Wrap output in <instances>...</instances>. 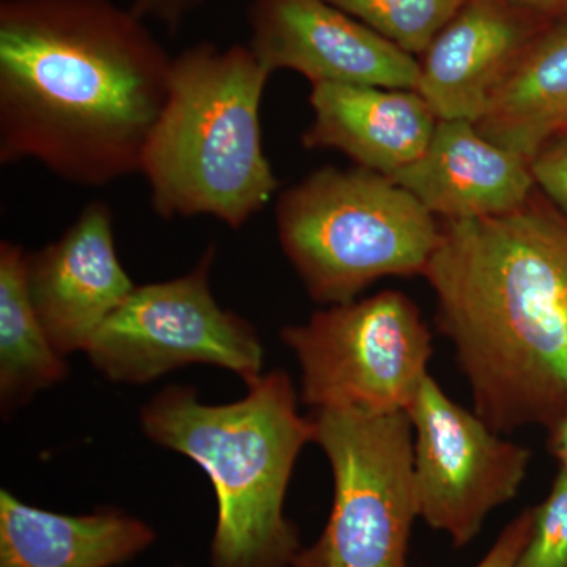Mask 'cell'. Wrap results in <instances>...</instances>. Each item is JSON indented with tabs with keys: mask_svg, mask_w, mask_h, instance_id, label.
Segmentation results:
<instances>
[{
	"mask_svg": "<svg viewBox=\"0 0 567 567\" xmlns=\"http://www.w3.org/2000/svg\"><path fill=\"white\" fill-rule=\"evenodd\" d=\"M173 62L114 0H2L0 163L84 188L140 174Z\"/></svg>",
	"mask_w": 567,
	"mask_h": 567,
	"instance_id": "cell-1",
	"label": "cell"
},
{
	"mask_svg": "<svg viewBox=\"0 0 567 567\" xmlns=\"http://www.w3.org/2000/svg\"><path fill=\"white\" fill-rule=\"evenodd\" d=\"M423 278L473 410L498 434L567 412V218L536 194L492 218L443 221Z\"/></svg>",
	"mask_w": 567,
	"mask_h": 567,
	"instance_id": "cell-2",
	"label": "cell"
},
{
	"mask_svg": "<svg viewBox=\"0 0 567 567\" xmlns=\"http://www.w3.org/2000/svg\"><path fill=\"white\" fill-rule=\"evenodd\" d=\"M144 434L192 458L218 499L210 567H292L300 533L284 513L298 456L315 443L311 415L284 371L248 385L233 404L207 405L194 388L167 386L141 410Z\"/></svg>",
	"mask_w": 567,
	"mask_h": 567,
	"instance_id": "cell-3",
	"label": "cell"
},
{
	"mask_svg": "<svg viewBox=\"0 0 567 567\" xmlns=\"http://www.w3.org/2000/svg\"><path fill=\"white\" fill-rule=\"evenodd\" d=\"M271 76L249 44L199 41L174 55L169 96L140 173L159 218L210 216L240 229L270 204L279 182L260 106Z\"/></svg>",
	"mask_w": 567,
	"mask_h": 567,
	"instance_id": "cell-4",
	"label": "cell"
},
{
	"mask_svg": "<svg viewBox=\"0 0 567 567\" xmlns=\"http://www.w3.org/2000/svg\"><path fill=\"white\" fill-rule=\"evenodd\" d=\"M276 227L306 292L349 303L383 278L423 276L442 224L388 175L322 167L279 194Z\"/></svg>",
	"mask_w": 567,
	"mask_h": 567,
	"instance_id": "cell-5",
	"label": "cell"
},
{
	"mask_svg": "<svg viewBox=\"0 0 567 567\" xmlns=\"http://www.w3.org/2000/svg\"><path fill=\"white\" fill-rule=\"evenodd\" d=\"M311 417L333 473V506L322 535L292 567H410L420 516L409 415L323 409Z\"/></svg>",
	"mask_w": 567,
	"mask_h": 567,
	"instance_id": "cell-6",
	"label": "cell"
},
{
	"mask_svg": "<svg viewBox=\"0 0 567 567\" xmlns=\"http://www.w3.org/2000/svg\"><path fill=\"white\" fill-rule=\"evenodd\" d=\"M282 344L300 365V398L312 410L406 412L429 375L432 334L398 290L327 306L287 324Z\"/></svg>",
	"mask_w": 567,
	"mask_h": 567,
	"instance_id": "cell-7",
	"label": "cell"
},
{
	"mask_svg": "<svg viewBox=\"0 0 567 567\" xmlns=\"http://www.w3.org/2000/svg\"><path fill=\"white\" fill-rule=\"evenodd\" d=\"M215 254L208 245L188 274L134 287L85 350L93 368L133 385L192 364L227 369L246 385L260 379L265 350L256 328L213 297Z\"/></svg>",
	"mask_w": 567,
	"mask_h": 567,
	"instance_id": "cell-8",
	"label": "cell"
},
{
	"mask_svg": "<svg viewBox=\"0 0 567 567\" xmlns=\"http://www.w3.org/2000/svg\"><path fill=\"white\" fill-rule=\"evenodd\" d=\"M406 415L413 429L417 516L454 546H468L487 517L516 498L532 451L458 405L431 374Z\"/></svg>",
	"mask_w": 567,
	"mask_h": 567,
	"instance_id": "cell-9",
	"label": "cell"
},
{
	"mask_svg": "<svg viewBox=\"0 0 567 567\" xmlns=\"http://www.w3.org/2000/svg\"><path fill=\"white\" fill-rule=\"evenodd\" d=\"M249 47L271 73L292 70L315 84L416 91L415 55L328 0H251Z\"/></svg>",
	"mask_w": 567,
	"mask_h": 567,
	"instance_id": "cell-10",
	"label": "cell"
},
{
	"mask_svg": "<svg viewBox=\"0 0 567 567\" xmlns=\"http://www.w3.org/2000/svg\"><path fill=\"white\" fill-rule=\"evenodd\" d=\"M134 287L115 251L114 213L103 200L85 205L61 238L28 252L29 297L62 357L85 352Z\"/></svg>",
	"mask_w": 567,
	"mask_h": 567,
	"instance_id": "cell-11",
	"label": "cell"
},
{
	"mask_svg": "<svg viewBox=\"0 0 567 567\" xmlns=\"http://www.w3.org/2000/svg\"><path fill=\"white\" fill-rule=\"evenodd\" d=\"M551 24L507 0H465L424 52L416 92L439 121L476 123L492 93Z\"/></svg>",
	"mask_w": 567,
	"mask_h": 567,
	"instance_id": "cell-12",
	"label": "cell"
},
{
	"mask_svg": "<svg viewBox=\"0 0 567 567\" xmlns=\"http://www.w3.org/2000/svg\"><path fill=\"white\" fill-rule=\"evenodd\" d=\"M388 177L445 221L506 215L536 186L528 158L488 141L468 121H439L427 151Z\"/></svg>",
	"mask_w": 567,
	"mask_h": 567,
	"instance_id": "cell-13",
	"label": "cell"
},
{
	"mask_svg": "<svg viewBox=\"0 0 567 567\" xmlns=\"http://www.w3.org/2000/svg\"><path fill=\"white\" fill-rule=\"evenodd\" d=\"M309 104L315 118L301 136L306 148L344 153L357 166L383 175L415 163L439 123L416 91L315 84Z\"/></svg>",
	"mask_w": 567,
	"mask_h": 567,
	"instance_id": "cell-14",
	"label": "cell"
},
{
	"mask_svg": "<svg viewBox=\"0 0 567 567\" xmlns=\"http://www.w3.org/2000/svg\"><path fill=\"white\" fill-rule=\"evenodd\" d=\"M155 537L145 522L122 511L65 516L0 492V567H114Z\"/></svg>",
	"mask_w": 567,
	"mask_h": 567,
	"instance_id": "cell-15",
	"label": "cell"
},
{
	"mask_svg": "<svg viewBox=\"0 0 567 567\" xmlns=\"http://www.w3.org/2000/svg\"><path fill=\"white\" fill-rule=\"evenodd\" d=\"M477 132L532 162L544 145L567 133V21L540 33L475 123Z\"/></svg>",
	"mask_w": 567,
	"mask_h": 567,
	"instance_id": "cell-16",
	"label": "cell"
},
{
	"mask_svg": "<svg viewBox=\"0 0 567 567\" xmlns=\"http://www.w3.org/2000/svg\"><path fill=\"white\" fill-rule=\"evenodd\" d=\"M69 374L51 344L28 290V252L0 244V399L3 412L28 404Z\"/></svg>",
	"mask_w": 567,
	"mask_h": 567,
	"instance_id": "cell-17",
	"label": "cell"
},
{
	"mask_svg": "<svg viewBox=\"0 0 567 567\" xmlns=\"http://www.w3.org/2000/svg\"><path fill=\"white\" fill-rule=\"evenodd\" d=\"M412 55H423L465 0H328Z\"/></svg>",
	"mask_w": 567,
	"mask_h": 567,
	"instance_id": "cell-18",
	"label": "cell"
},
{
	"mask_svg": "<svg viewBox=\"0 0 567 567\" xmlns=\"http://www.w3.org/2000/svg\"><path fill=\"white\" fill-rule=\"evenodd\" d=\"M535 507L532 535L514 567H567V468L559 466L550 492Z\"/></svg>",
	"mask_w": 567,
	"mask_h": 567,
	"instance_id": "cell-19",
	"label": "cell"
},
{
	"mask_svg": "<svg viewBox=\"0 0 567 567\" xmlns=\"http://www.w3.org/2000/svg\"><path fill=\"white\" fill-rule=\"evenodd\" d=\"M529 167L536 185L567 218V133L544 145Z\"/></svg>",
	"mask_w": 567,
	"mask_h": 567,
	"instance_id": "cell-20",
	"label": "cell"
},
{
	"mask_svg": "<svg viewBox=\"0 0 567 567\" xmlns=\"http://www.w3.org/2000/svg\"><path fill=\"white\" fill-rule=\"evenodd\" d=\"M535 507H527L502 529L486 555L473 567H514L532 535Z\"/></svg>",
	"mask_w": 567,
	"mask_h": 567,
	"instance_id": "cell-21",
	"label": "cell"
},
{
	"mask_svg": "<svg viewBox=\"0 0 567 567\" xmlns=\"http://www.w3.org/2000/svg\"><path fill=\"white\" fill-rule=\"evenodd\" d=\"M205 3L207 0H133L130 9L142 21L158 22L167 32L175 33Z\"/></svg>",
	"mask_w": 567,
	"mask_h": 567,
	"instance_id": "cell-22",
	"label": "cell"
},
{
	"mask_svg": "<svg viewBox=\"0 0 567 567\" xmlns=\"http://www.w3.org/2000/svg\"><path fill=\"white\" fill-rule=\"evenodd\" d=\"M507 2L554 22L567 21V0H507Z\"/></svg>",
	"mask_w": 567,
	"mask_h": 567,
	"instance_id": "cell-23",
	"label": "cell"
},
{
	"mask_svg": "<svg viewBox=\"0 0 567 567\" xmlns=\"http://www.w3.org/2000/svg\"><path fill=\"white\" fill-rule=\"evenodd\" d=\"M548 451L557 458L559 466L567 468V412L559 423L548 432Z\"/></svg>",
	"mask_w": 567,
	"mask_h": 567,
	"instance_id": "cell-24",
	"label": "cell"
}]
</instances>
